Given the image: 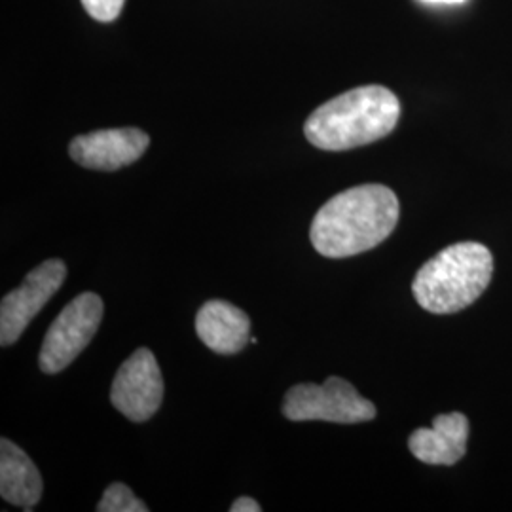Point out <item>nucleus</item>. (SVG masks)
Returning <instances> with one entry per match:
<instances>
[{
  "mask_svg": "<svg viewBox=\"0 0 512 512\" xmlns=\"http://www.w3.org/2000/svg\"><path fill=\"white\" fill-rule=\"evenodd\" d=\"M397 194L384 184H361L325 203L311 222V245L327 258L361 255L384 243L399 222Z\"/></svg>",
  "mask_w": 512,
  "mask_h": 512,
  "instance_id": "obj_1",
  "label": "nucleus"
},
{
  "mask_svg": "<svg viewBox=\"0 0 512 512\" xmlns=\"http://www.w3.org/2000/svg\"><path fill=\"white\" fill-rule=\"evenodd\" d=\"M401 118V101L384 86H361L313 110L304 133L313 147L342 152L387 137Z\"/></svg>",
  "mask_w": 512,
  "mask_h": 512,
  "instance_id": "obj_2",
  "label": "nucleus"
},
{
  "mask_svg": "<svg viewBox=\"0 0 512 512\" xmlns=\"http://www.w3.org/2000/svg\"><path fill=\"white\" fill-rule=\"evenodd\" d=\"M494 275V256L476 241L448 245L427 260L412 283L420 308L431 313H458L475 304Z\"/></svg>",
  "mask_w": 512,
  "mask_h": 512,
  "instance_id": "obj_3",
  "label": "nucleus"
},
{
  "mask_svg": "<svg viewBox=\"0 0 512 512\" xmlns=\"http://www.w3.org/2000/svg\"><path fill=\"white\" fill-rule=\"evenodd\" d=\"M283 416L291 421L365 423L376 418V406L348 380L330 376L325 384L294 385L283 401Z\"/></svg>",
  "mask_w": 512,
  "mask_h": 512,
  "instance_id": "obj_4",
  "label": "nucleus"
},
{
  "mask_svg": "<svg viewBox=\"0 0 512 512\" xmlns=\"http://www.w3.org/2000/svg\"><path fill=\"white\" fill-rule=\"evenodd\" d=\"M105 304L95 293L78 294L61 313L44 336L38 366L44 374H57L73 363L88 348L103 319Z\"/></svg>",
  "mask_w": 512,
  "mask_h": 512,
  "instance_id": "obj_5",
  "label": "nucleus"
},
{
  "mask_svg": "<svg viewBox=\"0 0 512 512\" xmlns=\"http://www.w3.org/2000/svg\"><path fill=\"white\" fill-rule=\"evenodd\" d=\"M67 277V266L59 258H50L31 270L23 283L6 294L0 304V344L4 348L18 342L23 330L54 296Z\"/></svg>",
  "mask_w": 512,
  "mask_h": 512,
  "instance_id": "obj_6",
  "label": "nucleus"
},
{
  "mask_svg": "<svg viewBox=\"0 0 512 512\" xmlns=\"http://www.w3.org/2000/svg\"><path fill=\"white\" fill-rule=\"evenodd\" d=\"M164 401V378L154 353L139 348L118 368L110 387V403L129 421L150 420Z\"/></svg>",
  "mask_w": 512,
  "mask_h": 512,
  "instance_id": "obj_7",
  "label": "nucleus"
},
{
  "mask_svg": "<svg viewBox=\"0 0 512 512\" xmlns=\"http://www.w3.org/2000/svg\"><path fill=\"white\" fill-rule=\"evenodd\" d=\"M150 145L143 129H99L74 137L69 154L74 162L95 171H116L137 162Z\"/></svg>",
  "mask_w": 512,
  "mask_h": 512,
  "instance_id": "obj_8",
  "label": "nucleus"
},
{
  "mask_svg": "<svg viewBox=\"0 0 512 512\" xmlns=\"http://www.w3.org/2000/svg\"><path fill=\"white\" fill-rule=\"evenodd\" d=\"M469 420L461 412L440 414L433 420V427L416 429L408 448L412 456L427 465H456L467 454Z\"/></svg>",
  "mask_w": 512,
  "mask_h": 512,
  "instance_id": "obj_9",
  "label": "nucleus"
},
{
  "mask_svg": "<svg viewBox=\"0 0 512 512\" xmlns=\"http://www.w3.org/2000/svg\"><path fill=\"white\" fill-rule=\"evenodd\" d=\"M196 334L215 353L234 355L251 340V319L226 300H209L196 315Z\"/></svg>",
  "mask_w": 512,
  "mask_h": 512,
  "instance_id": "obj_10",
  "label": "nucleus"
},
{
  "mask_svg": "<svg viewBox=\"0 0 512 512\" xmlns=\"http://www.w3.org/2000/svg\"><path fill=\"white\" fill-rule=\"evenodd\" d=\"M37 465L12 440H0V495L10 505L33 511L42 497Z\"/></svg>",
  "mask_w": 512,
  "mask_h": 512,
  "instance_id": "obj_11",
  "label": "nucleus"
},
{
  "mask_svg": "<svg viewBox=\"0 0 512 512\" xmlns=\"http://www.w3.org/2000/svg\"><path fill=\"white\" fill-rule=\"evenodd\" d=\"M99 512H148V507L135 494L129 490L126 484L114 482L105 490L101 497Z\"/></svg>",
  "mask_w": 512,
  "mask_h": 512,
  "instance_id": "obj_12",
  "label": "nucleus"
},
{
  "mask_svg": "<svg viewBox=\"0 0 512 512\" xmlns=\"http://www.w3.org/2000/svg\"><path fill=\"white\" fill-rule=\"evenodd\" d=\"M80 2L93 19L101 23H110L118 19L126 0H80Z\"/></svg>",
  "mask_w": 512,
  "mask_h": 512,
  "instance_id": "obj_13",
  "label": "nucleus"
},
{
  "mask_svg": "<svg viewBox=\"0 0 512 512\" xmlns=\"http://www.w3.org/2000/svg\"><path fill=\"white\" fill-rule=\"evenodd\" d=\"M230 511L232 512H260L262 511V507L256 503L255 499H251V497H238L234 503H232V507H230Z\"/></svg>",
  "mask_w": 512,
  "mask_h": 512,
  "instance_id": "obj_14",
  "label": "nucleus"
},
{
  "mask_svg": "<svg viewBox=\"0 0 512 512\" xmlns=\"http://www.w3.org/2000/svg\"><path fill=\"white\" fill-rule=\"evenodd\" d=\"M421 2H429V4H461L465 0H421Z\"/></svg>",
  "mask_w": 512,
  "mask_h": 512,
  "instance_id": "obj_15",
  "label": "nucleus"
}]
</instances>
